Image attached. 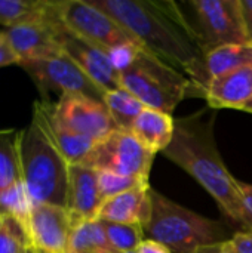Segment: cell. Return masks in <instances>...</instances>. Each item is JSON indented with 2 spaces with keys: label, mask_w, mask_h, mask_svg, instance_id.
I'll return each instance as SVG.
<instances>
[{
  "label": "cell",
  "mask_w": 252,
  "mask_h": 253,
  "mask_svg": "<svg viewBox=\"0 0 252 253\" xmlns=\"http://www.w3.org/2000/svg\"><path fill=\"white\" fill-rule=\"evenodd\" d=\"M53 3L67 30L107 53L122 44H140L120 24L88 0H61Z\"/></svg>",
  "instance_id": "ba28073f"
},
{
  "label": "cell",
  "mask_w": 252,
  "mask_h": 253,
  "mask_svg": "<svg viewBox=\"0 0 252 253\" xmlns=\"http://www.w3.org/2000/svg\"><path fill=\"white\" fill-rule=\"evenodd\" d=\"M104 200L98 187V172L83 165H71L68 169V188L65 209L73 224L94 221Z\"/></svg>",
  "instance_id": "5bb4252c"
},
{
  "label": "cell",
  "mask_w": 252,
  "mask_h": 253,
  "mask_svg": "<svg viewBox=\"0 0 252 253\" xmlns=\"http://www.w3.org/2000/svg\"><path fill=\"white\" fill-rule=\"evenodd\" d=\"M73 228L68 211L55 205H34L24 227L30 249L37 253H68Z\"/></svg>",
  "instance_id": "8fae6325"
},
{
  "label": "cell",
  "mask_w": 252,
  "mask_h": 253,
  "mask_svg": "<svg viewBox=\"0 0 252 253\" xmlns=\"http://www.w3.org/2000/svg\"><path fill=\"white\" fill-rule=\"evenodd\" d=\"M241 10L244 25L248 34V39L252 37V0H241Z\"/></svg>",
  "instance_id": "d6a6232c"
},
{
  "label": "cell",
  "mask_w": 252,
  "mask_h": 253,
  "mask_svg": "<svg viewBox=\"0 0 252 253\" xmlns=\"http://www.w3.org/2000/svg\"><path fill=\"white\" fill-rule=\"evenodd\" d=\"M150 188L149 184L140 185L105 200L97 219L116 224H140L146 227L151 215Z\"/></svg>",
  "instance_id": "2e32d148"
},
{
  "label": "cell",
  "mask_w": 252,
  "mask_h": 253,
  "mask_svg": "<svg viewBox=\"0 0 252 253\" xmlns=\"http://www.w3.org/2000/svg\"><path fill=\"white\" fill-rule=\"evenodd\" d=\"M19 65L33 79L42 95L56 90L61 95H83L104 102L105 92L64 52Z\"/></svg>",
  "instance_id": "9c48e42d"
},
{
  "label": "cell",
  "mask_w": 252,
  "mask_h": 253,
  "mask_svg": "<svg viewBox=\"0 0 252 253\" xmlns=\"http://www.w3.org/2000/svg\"><path fill=\"white\" fill-rule=\"evenodd\" d=\"M120 24L147 52L186 74L201 96L209 84L205 55L187 31L177 1L88 0Z\"/></svg>",
  "instance_id": "6da1fadb"
},
{
  "label": "cell",
  "mask_w": 252,
  "mask_h": 253,
  "mask_svg": "<svg viewBox=\"0 0 252 253\" xmlns=\"http://www.w3.org/2000/svg\"><path fill=\"white\" fill-rule=\"evenodd\" d=\"M102 222L107 239L117 253L137 252L138 246L146 240L144 227L140 224H116Z\"/></svg>",
  "instance_id": "cb8c5ba5"
},
{
  "label": "cell",
  "mask_w": 252,
  "mask_h": 253,
  "mask_svg": "<svg viewBox=\"0 0 252 253\" xmlns=\"http://www.w3.org/2000/svg\"><path fill=\"white\" fill-rule=\"evenodd\" d=\"M175 129V120L171 114L144 108L135 120L131 133L150 151L162 153L172 141Z\"/></svg>",
  "instance_id": "ac0fdd59"
},
{
  "label": "cell",
  "mask_w": 252,
  "mask_h": 253,
  "mask_svg": "<svg viewBox=\"0 0 252 253\" xmlns=\"http://www.w3.org/2000/svg\"><path fill=\"white\" fill-rule=\"evenodd\" d=\"M28 249L24 227L13 218H0V253H27Z\"/></svg>",
  "instance_id": "484cf974"
},
{
  "label": "cell",
  "mask_w": 252,
  "mask_h": 253,
  "mask_svg": "<svg viewBox=\"0 0 252 253\" xmlns=\"http://www.w3.org/2000/svg\"><path fill=\"white\" fill-rule=\"evenodd\" d=\"M104 104L116 126L126 132L132 130L135 120L146 108V105L125 87L107 92L104 96Z\"/></svg>",
  "instance_id": "603a6c76"
},
{
  "label": "cell",
  "mask_w": 252,
  "mask_h": 253,
  "mask_svg": "<svg viewBox=\"0 0 252 253\" xmlns=\"http://www.w3.org/2000/svg\"><path fill=\"white\" fill-rule=\"evenodd\" d=\"M230 240L236 253H252V227L235 233Z\"/></svg>",
  "instance_id": "83f0119b"
},
{
  "label": "cell",
  "mask_w": 252,
  "mask_h": 253,
  "mask_svg": "<svg viewBox=\"0 0 252 253\" xmlns=\"http://www.w3.org/2000/svg\"><path fill=\"white\" fill-rule=\"evenodd\" d=\"M24 182L19 156V130H0V194Z\"/></svg>",
  "instance_id": "d6986e66"
},
{
  "label": "cell",
  "mask_w": 252,
  "mask_h": 253,
  "mask_svg": "<svg viewBox=\"0 0 252 253\" xmlns=\"http://www.w3.org/2000/svg\"><path fill=\"white\" fill-rule=\"evenodd\" d=\"M149 182L140 181L137 178H129V176H122L113 172H104L100 170L98 172V187H100V193L102 200H108L117 194H122L125 191L134 190L140 185H146Z\"/></svg>",
  "instance_id": "4316f807"
},
{
  "label": "cell",
  "mask_w": 252,
  "mask_h": 253,
  "mask_svg": "<svg viewBox=\"0 0 252 253\" xmlns=\"http://www.w3.org/2000/svg\"><path fill=\"white\" fill-rule=\"evenodd\" d=\"M238 187H239V193H241V197H242L244 208H245V211L248 213V218H250L252 225V184L242 182V181L238 179Z\"/></svg>",
  "instance_id": "4dcf8cb0"
},
{
  "label": "cell",
  "mask_w": 252,
  "mask_h": 253,
  "mask_svg": "<svg viewBox=\"0 0 252 253\" xmlns=\"http://www.w3.org/2000/svg\"><path fill=\"white\" fill-rule=\"evenodd\" d=\"M52 13L48 0H0V25L4 28L45 19Z\"/></svg>",
  "instance_id": "44dd1931"
},
{
  "label": "cell",
  "mask_w": 252,
  "mask_h": 253,
  "mask_svg": "<svg viewBox=\"0 0 252 253\" xmlns=\"http://www.w3.org/2000/svg\"><path fill=\"white\" fill-rule=\"evenodd\" d=\"M203 98L211 108L244 110L252 101V65L211 79Z\"/></svg>",
  "instance_id": "9a60e30c"
},
{
  "label": "cell",
  "mask_w": 252,
  "mask_h": 253,
  "mask_svg": "<svg viewBox=\"0 0 252 253\" xmlns=\"http://www.w3.org/2000/svg\"><path fill=\"white\" fill-rule=\"evenodd\" d=\"M154 156L156 153L144 147L131 132L117 129L98 141L82 165L97 172H113L149 182Z\"/></svg>",
  "instance_id": "52a82bcc"
},
{
  "label": "cell",
  "mask_w": 252,
  "mask_h": 253,
  "mask_svg": "<svg viewBox=\"0 0 252 253\" xmlns=\"http://www.w3.org/2000/svg\"><path fill=\"white\" fill-rule=\"evenodd\" d=\"M12 64H19V58L12 49V46L9 44L7 39L4 37L0 42V67H6Z\"/></svg>",
  "instance_id": "f1b7e54d"
},
{
  "label": "cell",
  "mask_w": 252,
  "mask_h": 253,
  "mask_svg": "<svg viewBox=\"0 0 252 253\" xmlns=\"http://www.w3.org/2000/svg\"><path fill=\"white\" fill-rule=\"evenodd\" d=\"M137 253H172L165 245L159 243V242H154V240H150V239H146L137 249Z\"/></svg>",
  "instance_id": "1f68e13d"
},
{
  "label": "cell",
  "mask_w": 252,
  "mask_h": 253,
  "mask_svg": "<svg viewBox=\"0 0 252 253\" xmlns=\"http://www.w3.org/2000/svg\"><path fill=\"white\" fill-rule=\"evenodd\" d=\"M33 116L42 122V125L45 126V129L48 130V133L50 135V138L53 139L58 150L61 151V154L64 156V159L68 162L70 166L82 165L97 144L94 139L79 135V133H74V132L62 127L61 125H58L50 117L46 101H39L34 104Z\"/></svg>",
  "instance_id": "e0dca14e"
},
{
  "label": "cell",
  "mask_w": 252,
  "mask_h": 253,
  "mask_svg": "<svg viewBox=\"0 0 252 253\" xmlns=\"http://www.w3.org/2000/svg\"><path fill=\"white\" fill-rule=\"evenodd\" d=\"M48 102L50 117L62 127L88 136L95 142L104 139L119 127L104 102L83 95H61L53 104Z\"/></svg>",
  "instance_id": "30bf717a"
},
{
  "label": "cell",
  "mask_w": 252,
  "mask_h": 253,
  "mask_svg": "<svg viewBox=\"0 0 252 253\" xmlns=\"http://www.w3.org/2000/svg\"><path fill=\"white\" fill-rule=\"evenodd\" d=\"M68 253H117L110 245L100 219L85 221L74 225Z\"/></svg>",
  "instance_id": "7402d4cb"
},
{
  "label": "cell",
  "mask_w": 252,
  "mask_h": 253,
  "mask_svg": "<svg viewBox=\"0 0 252 253\" xmlns=\"http://www.w3.org/2000/svg\"><path fill=\"white\" fill-rule=\"evenodd\" d=\"M192 253H236V251H235V248L232 245V240H224V242H220V243L201 246Z\"/></svg>",
  "instance_id": "f546056e"
},
{
  "label": "cell",
  "mask_w": 252,
  "mask_h": 253,
  "mask_svg": "<svg viewBox=\"0 0 252 253\" xmlns=\"http://www.w3.org/2000/svg\"><path fill=\"white\" fill-rule=\"evenodd\" d=\"M205 116L206 113L202 110L177 119L172 141L162 154L195 178L211 194L224 215L241 222L245 228H251L238 179L229 172L217 147L215 116L211 114L208 119Z\"/></svg>",
  "instance_id": "7a4b0ae2"
},
{
  "label": "cell",
  "mask_w": 252,
  "mask_h": 253,
  "mask_svg": "<svg viewBox=\"0 0 252 253\" xmlns=\"http://www.w3.org/2000/svg\"><path fill=\"white\" fill-rule=\"evenodd\" d=\"M242 111H247V113H251L252 114V101L251 102H248V104L245 105V108H244Z\"/></svg>",
  "instance_id": "836d02e7"
},
{
  "label": "cell",
  "mask_w": 252,
  "mask_h": 253,
  "mask_svg": "<svg viewBox=\"0 0 252 253\" xmlns=\"http://www.w3.org/2000/svg\"><path fill=\"white\" fill-rule=\"evenodd\" d=\"M19 156L22 181L33 205L65 208L70 165L34 116L19 130Z\"/></svg>",
  "instance_id": "3957f363"
},
{
  "label": "cell",
  "mask_w": 252,
  "mask_h": 253,
  "mask_svg": "<svg viewBox=\"0 0 252 253\" xmlns=\"http://www.w3.org/2000/svg\"><path fill=\"white\" fill-rule=\"evenodd\" d=\"M120 84L147 108L171 116L186 96L199 95L186 74L157 59L144 47L138 50L134 62L120 73Z\"/></svg>",
  "instance_id": "5b68a950"
},
{
  "label": "cell",
  "mask_w": 252,
  "mask_h": 253,
  "mask_svg": "<svg viewBox=\"0 0 252 253\" xmlns=\"http://www.w3.org/2000/svg\"><path fill=\"white\" fill-rule=\"evenodd\" d=\"M151 215L144 227L146 239L165 245L172 253H192L201 246L229 239V230L150 188Z\"/></svg>",
  "instance_id": "277c9868"
},
{
  "label": "cell",
  "mask_w": 252,
  "mask_h": 253,
  "mask_svg": "<svg viewBox=\"0 0 252 253\" xmlns=\"http://www.w3.org/2000/svg\"><path fill=\"white\" fill-rule=\"evenodd\" d=\"M177 4L187 31L203 55L226 44L250 43L241 0H190Z\"/></svg>",
  "instance_id": "8992f818"
},
{
  "label": "cell",
  "mask_w": 252,
  "mask_h": 253,
  "mask_svg": "<svg viewBox=\"0 0 252 253\" xmlns=\"http://www.w3.org/2000/svg\"><path fill=\"white\" fill-rule=\"evenodd\" d=\"M56 40L64 53H67L105 93L122 87L120 74L113 67L107 52L80 39L61 22L56 30Z\"/></svg>",
  "instance_id": "4fadbf2b"
},
{
  "label": "cell",
  "mask_w": 252,
  "mask_h": 253,
  "mask_svg": "<svg viewBox=\"0 0 252 253\" xmlns=\"http://www.w3.org/2000/svg\"><path fill=\"white\" fill-rule=\"evenodd\" d=\"M27 253H37V252H34V251H31V249H28V252Z\"/></svg>",
  "instance_id": "d590c367"
},
{
  "label": "cell",
  "mask_w": 252,
  "mask_h": 253,
  "mask_svg": "<svg viewBox=\"0 0 252 253\" xmlns=\"http://www.w3.org/2000/svg\"><path fill=\"white\" fill-rule=\"evenodd\" d=\"M205 65L209 82L211 79L229 71L252 65V43L226 44L217 47L205 55Z\"/></svg>",
  "instance_id": "ffe728a7"
},
{
  "label": "cell",
  "mask_w": 252,
  "mask_h": 253,
  "mask_svg": "<svg viewBox=\"0 0 252 253\" xmlns=\"http://www.w3.org/2000/svg\"><path fill=\"white\" fill-rule=\"evenodd\" d=\"M131 253H137V252H131Z\"/></svg>",
  "instance_id": "74e56055"
},
{
  "label": "cell",
  "mask_w": 252,
  "mask_h": 253,
  "mask_svg": "<svg viewBox=\"0 0 252 253\" xmlns=\"http://www.w3.org/2000/svg\"><path fill=\"white\" fill-rule=\"evenodd\" d=\"M33 206L24 182L0 194V218H13L22 227H25Z\"/></svg>",
  "instance_id": "d4e9b609"
},
{
  "label": "cell",
  "mask_w": 252,
  "mask_h": 253,
  "mask_svg": "<svg viewBox=\"0 0 252 253\" xmlns=\"http://www.w3.org/2000/svg\"><path fill=\"white\" fill-rule=\"evenodd\" d=\"M59 24L61 19L56 13L55 3L52 1V13L48 18L9 27L3 31L21 64L50 58L62 52L56 40V30Z\"/></svg>",
  "instance_id": "7c38bea8"
},
{
  "label": "cell",
  "mask_w": 252,
  "mask_h": 253,
  "mask_svg": "<svg viewBox=\"0 0 252 253\" xmlns=\"http://www.w3.org/2000/svg\"><path fill=\"white\" fill-rule=\"evenodd\" d=\"M250 42H251V43H252V37H251V39H250Z\"/></svg>",
  "instance_id": "8d00e7d4"
},
{
  "label": "cell",
  "mask_w": 252,
  "mask_h": 253,
  "mask_svg": "<svg viewBox=\"0 0 252 253\" xmlns=\"http://www.w3.org/2000/svg\"><path fill=\"white\" fill-rule=\"evenodd\" d=\"M4 37H6V36H4V31H3V30H0V42H1Z\"/></svg>",
  "instance_id": "e575fe53"
}]
</instances>
